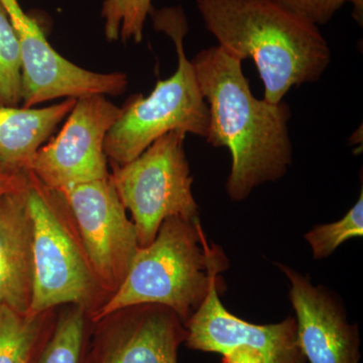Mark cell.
Segmentation results:
<instances>
[{
  "label": "cell",
  "instance_id": "6da1fadb",
  "mask_svg": "<svg viewBox=\"0 0 363 363\" xmlns=\"http://www.w3.org/2000/svg\"><path fill=\"white\" fill-rule=\"evenodd\" d=\"M191 63L209 111L205 140L230 152L226 192L243 201L262 184L283 178L292 164L290 107L253 96L242 61L220 45L203 50Z\"/></svg>",
  "mask_w": 363,
  "mask_h": 363
},
{
  "label": "cell",
  "instance_id": "7a4b0ae2",
  "mask_svg": "<svg viewBox=\"0 0 363 363\" xmlns=\"http://www.w3.org/2000/svg\"><path fill=\"white\" fill-rule=\"evenodd\" d=\"M197 9L222 49L255 62L269 104L283 101L293 87L316 82L330 64L318 26L269 0H197Z\"/></svg>",
  "mask_w": 363,
  "mask_h": 363
},
{
  "label": "cell",
  "instance_id": "3957f363",
  "mask_svg": "<svg viewBox=\"0 0 363 363\" xmlns=\"http://www.w3.org/2000/svg\"><path fill=\"white\" fill-rule=\"evenodd\" d=\"M228 259L216 245H209L199 218H169L156 238L140 247L121 285L99 309L91 323L131 306L169 308L184 324L204 302L215 284H224Z\"/></svg>",
  "mask_w": 363,
  "mask_h": 363
},
{
  "label": "cell",
  "instance_id": "277c9868",
  "mask_svg": "<svg viewBox=\"0 0 363 363\" xmlns=\"http://www.w3.org/2000/svg\"><path fill=\"white\" fill-rule=\"evenodd\" d=\"M26 201L33 227V289L30 313L61 306L82 308L88 317L108 300L63 193L45 187L28 172Z\"/></svg>",
  "mask_w": 363,
  "mask_h": 363
},
{
  "label": "cell",
  "instance_id": "5b68a950",
  "mask_svg": "<svg viewBox=\"0 0 363 363\" xmlns=\"http://www.w3.org/2000/svg\"><path fill=\"white\" fill-rule=\"evenodd\" d=\"M150 13L155 28L173 40L178 68L169 79L157 81L149 96L135 95L121 108V116L104 143L107 159L117 164L133 161L169 131L204 138L208 133L207 104L184 49V38L189 28L183 9L168 7Z\"/></svg>",
  "mask_w": 363,
  "mask_h": 363
},
{
  "label": "cell",
  "instance_id": "8992f818",
  "mask_svg": "<svg viewBox=\"0 0 363 363\" xmlns=\"http://www.w3.org/2000/svg\"><path fill=\"white\" fill-rule=\"evenodd\" d=\"M185 136L182 131H169L133 161L111 162V181L124 208L133 215L140 247L154 241L167 219L199 218L184 149Z\"/></svg>",
  "mask_w": 363,
  "mask_h": 363
},
{
  "label": "cell",
  "instance_id": "52a82bcc",
  "mask_svg": "<svg viewBox=\"0 0 363 363\" xmlns=\"http://www.w3.org/2000/svg\"><path fill=\"white\" fill-rule=\"evenodd\" d=\"M223 284L210 289L199 309L185 323L190 350L218 353L221 363H307L295 317L278 323H250L226 309L220 300Z\"/></svg>",
  "mask_w": 363,
  "mask_h": 363
},
{
  "label": "cell",
  "instance_id": "ba28073f",
  "mask_svg": "<svg viewBox=\"0 0 363 363\" xmlns=\"http://www.w3.org/2000/svg\"><path fill=\"white\" fill-rule=\"evenodd\" d=\"M121 116L106 95L77 98L59 135L38 150L28 172L60 192L111 176L104 143Z\"/></svg>",
  "mask_w": 363,
  "mask_h": 363
},
{
  "label": "cell",
  "instance_id": "9c48e42d",
  "mask_svg": "<svg viewBox=\"0 0 363 363\" xmlns=\"http://www.w3.org/2000/svg\"><path fill=\"white\" fill-rule=\"evenodd\" d=\"M6 9L21 47V104L35 105L91 94H123L128 86L123 73H96L81 68L55 51L37 21L21 9L18 0H0Z\"/></svg>",
  "mask_w": 363,
  "mask_h": 363
},
{
  "label": "cell",
  "instance_id": "30bf717a",
  "mask_svg": "<svg viewBox=\"0 0 363 363\" xmlns=\"http://www.w3.org/2000/svg\"><path fill=\"white\" fill-rule=\"evenodd\" d=\"M95 274L109 294L128 274L138 245L133 222L111 176L64 191Z\"/></svg>",
  "mask_w": 363,
  "mask_h": 363
},
{
  "label": "cell",
  "instance_id": "8fae6325",
  "mask_svg": "<svg viewBox=\"0 0 363 363\" xmlns=\"http://www.w3.org/2000/svg\"><path fill=\"white\" fill-rule=\"evenodd\" d=\"M85 363H178L186 327L161 305L131 306L91 323Z\"/></svg>",
  "mask_w": 363,
  "mask_h": 363
},
{
  "label": "cell",
  "instance_id": "7c38bea8",
  "mask_svg": "<svg viewBox=\"0 0 363 363\" xmlns=\"http://www.w3.org/2000/svg\"><path fill=\"white\" fill-rule=\"evenodd\" d=\"M278 266L290 281L298 344L307 362L359 363V331L347 321L340 302L300 272Z\"/></svg>",
  "mask_w": 363,
  "mask_h": 363
},
{
  "label": "cell",
  "instance_id": "4fadbf2b",
  "mask_svg": "<svg viewBox=\"0 0 363 363\" xmlns=\"http://www.w3.org/2000/svg\"><path fill=\"white\" fill-rule=\"evenodd\" d=\"M33 289V227L26 189L0 198V305L28 313Z\"/></svg>",
  "mask_w": 363,
  "mask_h": 363
},
{
  "label": "cell",
  "instance_id": "5bb4252c",
  "mask_svg": "<svg viewBox=\"0 0 363 363\" xmlns=\"http://www.w3.org/2000/svg\"><path fill=\"white\" fill-rule=\"evenodd\" d=\"M76 98L44 108L0 107V162L30 171L33 157L76 104Z\"/></svg>",
  "mask_w": 363,
  "mask_h": 363
},
{
  "label": "cell",
  "instance_id": "9a60e30c",
  "mask_svg": "<svg viewBox=\"0 0 363 363\" xmlns=\"http://www.w3.org/2000/svg\"><path fill=\"white\" fill-rule=\"evenodd\" d=\"M56 319V310L20 313L0 305V363L37 362Z\"/></svg>",
  "mask_w": 363,
  "mask_h": 363
},
{
  "label": "cell",
  "instance_id": "2e32d148",
  "mask_svg": "<svg viewBox=\"0 0 363 363\" xmlns=\"http://www.w3.org/2000/svg\"><path fill=\"white\" fill-rule=\"evenodd\" d=\"M91 326L82 308L67 306L57 315L51 338L35 363H85Z\"/></svg>",
  "mask_w": 363,
  "mask_h": 363
},
{
  "label": "cell",
  "instance_id": "e0dca14e",
  "mask_svg": "<svg viewBox=\"0 0 363 363\" xmlns=\"http://www.w3.org/2000/svg\"><path fill=\"white\" fill-rule=\"evenodd\" d=\"M21 100L20 42L0 2V107L18 106Z\"/></svg>",
  "mask_w": 363,
  "mask_h": 363
},
{
  "label": "cell",
  "instance_id": "ac0fdd59",
  "mask_svg": "<svg viewBox=\"0 0 363 363\" xmlns=\"http://www.w3.org/2000/svg\"><path fill=\"white\" fill-rule=\"evenodd\" d=\"M152 11V0H104L101 16L105 37L108 40L121 38L123 42H142L143 26Z\"/></svg>",
  "mask_w": 363,
  "mask_h": 363
},
{
  "label": "cell",
  "instance_id": "d6986e66",
  "mask_svg": "<svg viewBox=\"0 0 363 363\" xmlns=\"http://www.w3.org/2000/svg\"><path fill=\"white\" fill-rule=\"evenodd\" d=\"M363 236V191L357 203L340 220L313 227L305 234L311 247L313 257L323 259L330 257L339 247L351 238Z\"/></svg>",
  "mask_w": 363,
  "mask_h": 363
},
{
  "label": "cell",
  "instance_id": "ffe728a7",
  "mask_svg": "<svg viewBox=\"0 0 363 363\" xmlns=\"http://www.w3.org/2000/svg\"><path fill=\"white\" fill-rule=\"evenodd\" d=\"M289 13L314 26L326 25L346 4L353 6V18L362 25L363 0H269Z\"/></svg>",
  "mask_w": 363,
  "mask_h": 363
},
{
  "label": "cell",
  "instance_id": "44dd1931",
  "mask_svg": "<svg viewBox=\"0 0 363 363\" xmlns=\"http://www.w3.org/2000/svg\"><path fill=\"white\" fill-rule=\"evenodd\" d=\"M28 185V172L11 168L0 162V198L26 190Z\"/></svg>",
  "mask_w": 363,
  "mask_h": 363
}]
</instances>
